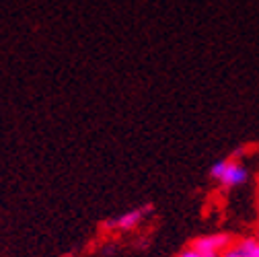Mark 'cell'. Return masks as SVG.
I'll list each match as a JSON object with an SVG mask.
<instances>
[{
	"label": "cell",
	"mask_w": 259,
	"mask_h": 257,
	"mask_svg": "<svg viewBox=\"0 0 259 257\" xmlns=\"http://www.w3.org/2000/svg\"><path fill=\"white\" fill-rule=\"evenodd\" d=\"M220 257H241V253H239V251L235 249V245H233L231 249H226V251H224Z\"/></svg>",
	"instance_id": "6"
},
{
	"label": "cell",
	"mask_w": 259,
	"mask_h": 257,
	"mask_svg": "<svg viewBox=\"0 0 259 257\" xmlns=\"http://www.w3.org/2000/svg\"><path fill=\"white\" fill-rule=\"evenodd\" d=\"M154 212V204H142L138 208H132V210H125L113 218H109L103 227L105 229H113V231H134L136 227L146 220V216H150Z\"/></svg>",
	"instance_id": "2"
},
{
	"label": "cell",
	"mask_w": 259,
	"mask_h": 257,
	"mask_svg": "<svg viewBox=\"0 0 259 257\" xmlns=\"http://www.w3.org/2000/svg\"><path fill=\"white\" fill-rule=\"evenodd\" d=\"M235 237L229 235V233H216V235H202V237H196L189 247L198 249L200 253H212V255H222L226 249H231L235 245Z\"/></svg>",
	"instance_id": "3"
},
{
	"label": "cell",
	"mask_w": 259,
	"mask_h": 257,
	"mask_svg": "<svg viewBox=\"0 0 259 257\" xmlns=\"http://www.w3.org/2000/svg\"><path fill=\"white\" fill-rule=\"evenodd\" d=\"M177 257H220V255H212V253H200L198 249H193V247H187L183 249Z\"/></svg>",
	"instance_id": "5"
},
{
	"label": "cell",
	"mask_w": 259,
	"mask_h": 257,
	"mask_svg": "<svg viewBox=\"0 0 259 257\" xmlns=\"http://www.w3.org/2000/svg\"><path fill=\"white\" fill-rule=\"evenodd\" d=\"M210 177L226 189H235V187H241L247 181L249 171L241 160L229 156V158L216 160V163L210 167Z\"/></svg>",
	"instance_id": "1"
},
{
	"label": "cell",
	"mask_w": 259,
	"mask_h": 257,
	"mask_svg": "<svg viewBox=\"0 0 259 257\" xmlns=\"http://www.w3.org/2000/svg\"><path fill=\"white\" fill-rule=\"evenodd\" d=\"M235 249L241 253V257H259V241L251 237H243L235 241Z\"/></svg>",
	"instance_id": "4"
}]
</instances>
